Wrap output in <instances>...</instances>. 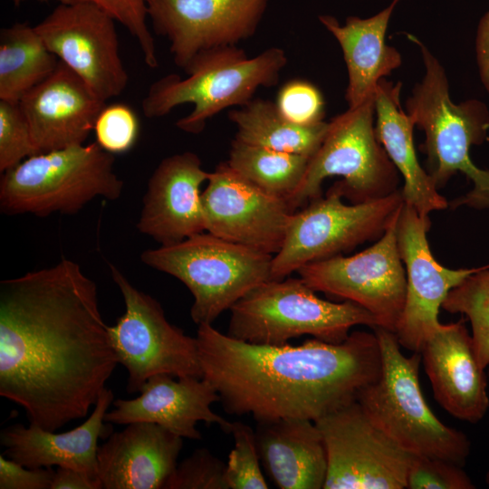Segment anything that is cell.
I'll list each match as a JSON object with an SVG mask.
<instances>
[{"instance_id":"obj_1","label":"cell","mask_w":489,"mask_h":489,"mask_svg":"<svg viewBox=\"0 0 489 489\" xmlns=\"http://www.w3.org/2000/svg\"><path fill=\"white\" fill-rule=\"evenodd\" d=\"M118 363L96 283L78 264L0 282V395L31 424L56 431L85 417Z\"/></svg>"},{"instance_id":"obj_2","label":"cell","mask_w":489,"mask_h":489,"mask_svg":"<svg viewBox=\"0 0 489 489\" xmlns=\"http://www.w3.org/2000/svg\"><path fill=\"white\" fill-rule=\"evenodd\" d=\"M203 378L224 409L257 422H315L357 400L379 379L381 352L374 332L354 331L340 343L311 339L298 346L253 344L202 323L197 331Z\"/></svg>"},{"instance_id":"obj_3","label":"cell","mask_w":489,"mask_h":489,"mask_svg":"<svg viewBox=\"0 0 489 489\" xmlns=\"http://www.w3.org/2000/svg\"><path fill=\"white\" fill-rule=\"evenodd\" d=\"M407 36L420 49L425 65L423 80L406 102L408 115L426 135L421 146L427 156L425 169L437 188L444 187L457 172L472 181V190L453 200L452 208H489V170L475 166L469 155L473 145H480L487 138L488 108L476 99L454 103L442 64L419 39L409 34Z\"/></svg>"},{"instance_id":"obj_4","label":"cell","mask_w":489,"mask_h":489,"mask_svg":"<svg viewBox=\"0 0 489 489\" xmlns=\"http://www.w3.org/2000/svg\"><path fill=\"white\" fill-rule=\"evenodd\" d=\"M287 62L280 47H270L252 58L237 45L200 51L182 68L187 74L184 79L172 73L150 85L141 102L143 114L158 118L177 106L193 104L191 112L176 126L198 134L223 110L242 107L260 87L275 85Z\"/></svg>"},{"instance_id":"obj_5","label":"cell","mask_w":489,"mask_h":489,"mask_svg":"<svg viewBox=\"0 0 489 489\" xmlns=\"http://www.w3.org/2000/svg\"><path fill=\"white\" fill-rule=\"evenodd\" d=\"M381 352V373L357 401L371 421L406 451L464 466L471 443L445 425L428 407L419 383L420 352L405 356L394 332L374 327Z\"/></svg>"},{"instance_id":"obj_6","label":"cell","mask_w":489,"mask_h":489,"mask_svg":"<svg viewBox=\"0 0 489 489\" xmlns=\"http://www.w3.org/2000/svg\"><path fill=\"white\" fill-rule=\"evenodd\" d=\"M113 154L97 142L33 155L3 172L0 209L6 215L76 214L96 197L118 199L123 181Z\"/></svg>"},{"instance_id":"obj_7","label":"cell","mask_w":489,"mask_h":489,"mask_svg":"<svg viewBox=\"0 0 489 489\" xmlns=\"http://www.w3.org/2000/svg\"><path fill=\"white\" fill-rule=\"evenodd\" d=\"M230 312L226 334L262 345H283L302 335L340 343L355 325L378 326L361 306L323 300L301 277L270 279L237 301Z\"/></svg>"},{"instance_id":"obj_8","label":"cell","mask_w":489,"mask_h":489,"mask_svg":"<svg viewBox=\"0 0 489 489\" xmlns=\"http://www.w3.org/2000/svg\"><path fill=\"white\" fill-rule=\"evenodd\" d=\"M273 255L210 233L147 249L141 261L182 282L194 297L190 316L197 325L218 316L259 284L271 279Z\"/></svg>"},{"instance_id":"obj_9","label":"cell","mask_w":489,"mask_h":489,"mask_svg":"<svg viewBox=\"0 0 489 489\" xmlns=\"http://www.w3.org/2000/svg\"><path fill=\"white\" fill-rule=\"evenodd\" d=\"M333 176L341 177L333 186L352 204L380 199L400 189L399 173L375 134V95L329 122L303 177L286 199L290 208L295 212L320 197L323 181Z\"/></svg>"},{"instance_id":"obj_10","label":"cell","mask_w":489,"mask_h":489,"mask_svg":"<svg viewBox=\"0 0 489 489\" xmlns=\"http://www.w3.org/2000/svg\"><path fill=\"white\" fill-rule=\"evenodd\" d=\"M332 185L295 211L283 244L273 256L271 279L281 280L301 267L348 253L378 240L403 205L401 188L380 199L347 205Z\"/></svg>"},{"instance_id":"obj_11","label":"cell","mask_w":489,"mask_h":489,"mask_svg":"<svg viewBox=\"0 0 489 489\" xmlns=\"http://www.w3.org/2000/svg\"><path fill=\"white\" fill-rule=\"evenodd\" d=\"M110 270L125 303L124 313L109 331L119 363L128 371V393L139 392L157 374L203 378L197 338L171 324L160 303L133 286L118 268L110 264Z\"/></svg>"},{"instance_id":"obj_12","label":"cell","mask_w":489,"mask_h":489,"mask_svg":"<svg viewBox=\"0 0 489 489\" xmlns=\"http://www.w3.org/2000/svg\"><path fill=\"white\" fill-rule=\"evenodd\" d=\"M399 211L369 248L350 256L340 254L313 262L297 271L315 292L361 306L376 318L378 327L392 332L401 317L407 292L396 233Z\"/></svg>"},{"instance_id":"obj_13","label":"cell","mask_w":489,"mask_h":489,"mask_svg":"<svg viewBox=\"0 0 489 489\" xmlns=\"http://www.w3.org/2000/svg\"><path fill=\"white\" fill-rule=\"evenodd\" d=\"M327 455L324 489H404L413 454L379 429L355 400L315 422Z\"/></svg>"},{"instance_id":"obj_14","label":"cell","mask_w":489,"mask_h":489,"mask_svg":"<svg viewBox=\"0 0 489 489\" xmlns=\"http://www.w3.org/2000/svg\"><path fill=\"white\" fill-rule=\"evenodd\" d=\"M115 20L90 3L59 4L35 29L49 50L103 101L129 82Z\"/></svg>"},{"instance_id":"obj_15","label":"cell","mask_w":489,"mask_h":489,"mask_svg":"<svg viewBox=\"0 0 489 489\" xmlns=\"http://www.w3.org/2000/svg\"><path fill=\"white\" fill-rule=\"evenodd\" d=\"M201 200L206 231L271 255L281 249L294 213L284 198L258 187L226 162L210 172Z\"/></svg>"},{"instance_id":"obj_16","label":"cell","mask_w":489,"mask_h":489,"mask_svg":"<svg viewBox=\"0 0 489 489\" xmlns=\"http://www.w3.org/2000/svg\"><path fill=\"white\" fill-rule=\"evenodd\" d=\"M429 216L411 206L400 208L397 242L407 276L406 301L395 335L401 347L419 352L440 323L438 312L448 292L482 267L449 269L440 264L429 247Z\"/></svg>"},{"instance_id":"obj_17","label":"cell","mask_w":489,"mask_h":489,"mask_svg":"<svg viewBox=\"0 0 489 489\" xmlns=\"http://www.w3.org/2000/svg\"><path fill=\"white\" fill-rule=\"evenodd\" d=\"M269 0H149L154 32L166 37L183 68L198 52L237 45L252 37Z\"/></svg>"},{"instance_id":"obj_18","label":"cell","mask_w":489,"mask_h":489,"mask_svg":"<svg viewBox=\"0 0 489 489\" xmlns=\"http://www.w3.org/2000/svg\"><path fill=\"white\" fill-rule=\"evenodd\" d=\"M39 153L84 144L105 101L62 62L19 102Z\"/></svg>"},{"instance_id":"obj_19","label":"cell","mask_w":489,"mask_h":489,"mask_svg":"<svg viewBox=\"0 0 489 489\" xmlns=\"http://www.w3.org/2000/svg\"><path fill=\"white\" fill-rule=\"evenodd\" d=\"M209 176L191 151L162 159L148 183L139 231L161 245L206 231L200 187Z\"/></svg>"},{"instance_id":"obj_20","label":"cell","mask_w":489,"mask_h":489,"mask_svg":"<svg viewBox=\"0 0 489 489\" xmlns=\"http://www.w3.org/2000/svg\"><path fill=\"white\" fill-rule=\"evenodd\" d=\"M419 352L436 400L462 421L482 420L489 408L488 375L478 363L465 320L439 323Z\"/></svg>"},{"instance_id":"obj_21","label":"cell","mask_w":489,"mask_h":489,"mask_svg":"<svg viewBox=\"0 0 489 489\" xmlns=\"http://www.w3.org/2000/svg\"><path fill=\"white\" fill-rule=\"evenodd\" d=\"M175 378L168 374L152 376L140 388L139 397L114 400V409L106 412L104 421L120 425L155 423L182 438L195 440L201 439L196 428L199 421L217 424L230 433L232 422L210 408L220 401L216 388L204 378Z\"/></svg>"},{"instance_id":"obj_22","label":"cell","mask_w":489,"mask_h":489,"mask_svg":"<svg viewBox=\"0 0 489 489\" xmlns=\"http://www.w3.org/2000/svg\"><path fill=\"white\" fill-rule=\"evenodd\" d=\"M183 438L149 422L111 434L97 451L101 489H160L175 470Z\"/></svg>"},{"instance_id":"obj_23","label":"cell","mask_w":489,"mask_h":489,"mask_svg":"<svg viewBox=\"0 0 489 489\" xmlns=\"http://www.w3.org/2000/svg\"><path fill=\"white\" fill-rule=\"evenodd\" d=\"M113 401V392L105 388L89 418L62 433L31 423L28 427L20 423L8 426L0 433L4 455L28 468L69 467L99 481L98 440L105 433L104 417Z\"/></svg>"},{"instance_id":"obj_24","label":"cell","mask_w":489,"mask_h":489,"mask_svg":"<svg viewBox=\"0 0 489 489\" xmlns=\"http://www.w3.org/2000/svg\"><path fill=\"white\" fill-rule=\"evenodd\" d=\"M398 2L393 0L371 17L349 16L344 24L331 15L319 16L343 53L349 79L345 92L349 108H356L374 97L379 82L402 63L399 52L385 43L388 22Z\"/></svg>"},{"instance_id":"obj_25","label":"cell","mask_w":489,"mask_h":489,"mask_svg":"<svg viewBox=\"0 0 489 489\" xmlns=\"http://www.w3.org/2000/svg\"><path fill=\"white\" fill-rule=\"evenodd\" d=\"M255 436L264 465L279 488L324 487L327 455L313 421L301 418L260 421Z\"/></svg>"},{"instance_id":"obj_26","label":"cell","mask_w":489,"mask_h":489,"mask_svg":"<svg viewBox=\"0 0 489 489\" xmlns=\"http://www.w3.org/2000/svg\"><path fill=\"white\" fill-rule=\"evenodd\" d=\"M402 83L382 79L375 91V134L404 179L403 201L422 216L447 208L433 179L419 164L413 139L414 123L400 104Z\"/></svg>"},{"instance_id":"obj_27","label":"cell","mask_w":489,"mask_h":489,"mask_svg":"<svg viewBox=\"0 0 489 489\" xmlns=\"http://www.w3.org/2000/svg\"><path fill=\"white\" fill-rule=\"evenodd\" d=\"M228 119L237 128L235 139L254 146L312 157L322 143L329 122L301 125L284 118L275 102L254 98L232 110Z\"/></svg>"},{"instance_id":"obj_28","label":"cell","mask_w":489,"mask_h":489,"mask_svg":"<svg viewBox=\"0 0 489 489\" xmlns=\"http://www.w3.org/2000/svg\"><path fill=\"white\" fill-rule=\"evenodd\" d=\"M60 60L35 26L16 23L0 31V100L20 102L56 69Z\"/></svg>"},{"instance_id":"obj_29","label":"cell","mask_w":489,"mask_h":489,"mask_svg":"<svg viewBox=\"0 0 489 489\" xmlns=\"http://www.w3.org/2000/svg\"><path fill=\"white\" fill-rule=\"evenodd\" d=\"M309 160L307 156L250 145L235 139L226 163L258 187L286 200L299 186Z\"/></svg>"},{"instance_id":"obj_30","label":"cell","mask_w":489,"mask_h":489,"mask_svg":"<svg viewBox=\"0 0 489 489\" xmlns=\"http://www.w3.org/2000/svg\"><path fill=\"white\" fill-rule=\"evenodd\" d=\"M450 313L464 314L470 321L476 359L482 369L489 366V264L453 288L442 303Z\"/></svg>"},{"instance_id":"obj_31","label":"cell","mask_w":489,"mask_h":489,"mask_svg":"<svg viewBox=\"0 0 489 489\" xmlns=\"http://www.w3.org/2000/svg\"><path fill=\"white\" fill-rule=\"evenodd\" d=\"M234 448L225 466L228 489H266L268 485L259 464L255 432L246 424L232 422Z\"/></svg>"},{"instance_id":"obj_32","label":"cell","mask_w":489,"mask_h":489,"mask_svg":"<svg viewBox=\"0 0 489 489\" xmlns=\"http://www.w3.org/2000/svg\"><path fill=\"white\" fill-rule=\"evenodd\" d=\"M59 4H93L119 22L137 41L145 63L158 67L156 44L148 24L149 0H55Z\"/></svg>"},{"instance_id":"obj_33","label":"cell","mask_w":489,"mask_h":489,"mask_svg":"<svg viewBox=\"0 0 489 489\" xmlns=\"http://www.w3.org/2000/svg\"><path fill=\"white\" fill-rule=\"evenodd\" d=\"M35 154L30 127L19 102L0 100V171Z\"/></svg>"},{"instance_id":"obj_34","label":"cell","mask_w":489,"mask_h":489,"mask_svg":"<svg viewBox=\"0 0 489 489\" xmlns=\"http://www.w3.org/2000/svg\"><path fill=\"white\" fill-rule=\"evenodd\" d=\"M225 466L207 448H197L177 465L163 489H228Z\"/></svg>"},{"instance_id":"obj_35","label":"cell","mask_w":489,"mask_h":489,"mask_svg":"<svg viewBox=\"0 0 489 489\" xmlns=\"http://www.w3.org/2000/svg\"><path fill=\"white\" fill-rule=\"evenodd\" d=\"M139 129L136 113L123 103L105 105L93 128L96 142L111 154L129 150L137 140Z\"/></svg>"},{"instance_id":"obj_36","label":"cell","mask_w":489,"mask_h":489,"mask_svg":"<svg viewBox=\"0 0 489 489\" xmlns=\"http://www.w3.org/2000/svg\"><path fill=\"white\" fill-rule=\"evenodd\" d=\"M407 489H475L463 466L425 455H414L407 475Z\"/></svg>"},{"instance_id":"obj_37","label":"cell","mask_w":489,"mask_h":489,"mask_svg":"<svg viewBox=\"0 0 489 489\" xmlns=\"http://www.w3.org/2000/svg\"><path fill=\"white\" fill-rule=\"evenodd\" d=\"M275 104L287 120L301 125L323 120L325 102L320 90L303 80H291L279 90Z\"/></svg>"},{"instance_id":"obj_38","label":"cell","mask_w":489,"mask_h":489,"mask_svg":"<svg viewBox=\"0 0 489 489\" xmlns=\"http://www.w3.org/2000/svg\"><path fill=\"white\" fill-rule=\"evenodd\" d=\"M52 467L28 468L0 455V489H51Z\"/></svg>"},{"instance_id":"obj_39","label":"cell","mask_w":489,"mask_h":489,"mask_svg":"<svg viewBox=\"0 0 489 489\" xmlns=\"http://www.w3.org/2000/svg\"><path fill=\"white\" fill-rule=\"evenodd\" d=\"M475 56L481 81L489 93V8L477 25Z\"/></svg>"},{"instance_id":"obj_40","label":"cell","mask_w":489,"mask_h":489,"mask_svg":"<svg viewBox=\"0 0 489 489\" xmlns=\"http://www.w3.org/2000/svg\"><path fill=\"white\" fill-rule=\"evenodd\" d=\"M51 489H101L98 480L69 467L57 466Z\"/></svg>"},{"instance_id":"obj_41","label":"cell","mask_w":489,"mask_h":489,"mask_svg":"<svg viewBox=\"0 0 489 489\" xmlns=\"http://www.w3.org/2000/svg\"><path fill=\"white\" fill-rule=\"evenodd\" d=\"M13 3L15 5H19L20 4H22L23 2L26 1V0H12ZM38 1H48V0H38Z\"/></svg>"},{"instance_id":"obj_42","label":"cell","mask_w":489,"mask_h":489,"mask_svg":"<svg viewBox=\"0 0 489 489\" xmlns=\"http://www.w3.org/2000/svg\"><path fill=\"white\" fill-rule=\"evenodd\" d=\"M487 375L489 377V366L487 368ZM485 482L486 484L489 485V471L487 472L486 475H485Z\"/></svg>"}]
</instances>
